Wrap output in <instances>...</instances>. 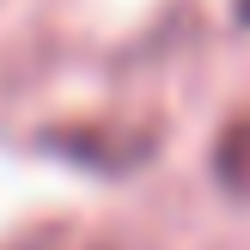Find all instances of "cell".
<instances>
[{"instance_id": "cell-2", "label": "cell", "mask_w": 250, "mask_h": 250, "mask_svg": "<svg viewBox=\"0 0 250 250\" xmlns=\"http://www.w3.org/2000/svg\"><path fill=\"white\" fill-rule=\"evenodd\" d=\"M12 250H92V244H80V238H61V232H49V238H24V244H12Z\"/></svg>"}, {"instance_id": "cell-1", "label": "cell", "mask_w": 250, "mask_h": 250, "mask_svg": "<svg viewBox=\"0 0 250 250\" xmlns=\"http://www.w3.org/2000/svg\"><path fill=\"white\" fill-rule=\"evenodd\" d=\"M214 177L226 183L232 195H250V110L220 134V146H214Z\"/></svg>"}]
</instances>
